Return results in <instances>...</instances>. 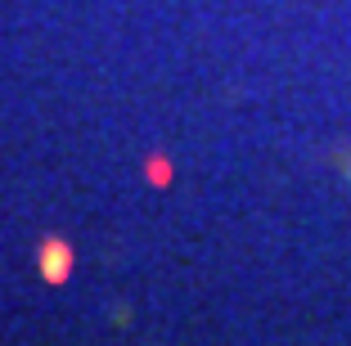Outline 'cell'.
Instances as JSON below:
<instances>
[{
  "label": "cell",
  "mask_w": 351,
  "mask_h": 346,
  "mask_svg": "<svg viewBox=\"0 0 351 346\" xmlns=\"http://www.w3.org/2000/svg\"><path fill=\"white\" fill-rule=\"evenodd\" d=\"M36 265H41V279H45V284H63V279H68V270H73V252H68V243H63V238H45L41 252H36Z\"/></svg>",
  "instance_id": "obj_1"
}]
</instances>
